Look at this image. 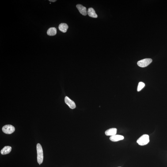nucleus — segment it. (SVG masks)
I'll return each mask as SVG.
<instances>
[{
	"mask_svg": "<svg viewBox=\"0 0 167 167\" xmlns=\"http://www.w3.org/2000/svg\"><path fill=\"white\" fill-rule=\"evenodd\" d=\"M37 150L38 162L39 164H41L43 162V153L42 146L39 143H38L37 145Z\"/></svg>",
	"mask_w": 167,
	"mask_h": 167,
	"instance_id": "obj_1",
	"label": "nucleus"
},
{
	"mask_svg": "<svg viewBox=\"0 0 167 167\" xmlns=\"http://www.w3.org/2000/svg\"><path fill=\"white\" fill-rule=\"evenodd\" d=\"M150 142L149 136L147 134H144L137 140V143L141 146L147 144Z\"/></svg>",
	"mask_w": 167,
	"mask_h": 167,
	"instance_id": "obj_2",
	"label": "nucleus"
},
{
	"mask_svg": "<svg viewBox=\"0 0 167 167\" xmlns=\"http://www.w3.org/2000/svg\"><path fill=\"white\" fill-rule=\"evenodd\" d=\"M152 62V60L151 59H145L142 60L138 62V65L140 67L142 68L146 67Z\"/></svg>",
	"mask_w": 167,
	"mask_h": 167,
	"instance_id": "obj_3",
	"label": "nucleus"
},
{
	"mask_svg": "<svg viewBox=\"0 0 167 167\" xmlns=\"http://www.w3.org/2000/svg\"><path fill=\"white\" fill-rule=\"evenodd\" d=\"M3 132L7 134H11L14 132L15 128L14 126L11 125H6L2 127Z\"/></svg>",
	"mask_w": 167,
	"mask_h": 167,
	"instance_id": "obj_4",
	"label": "nucleus"
},
{
	"mask_svg": "<svg viewBox=\"0 0 167 167\" xmlns=\"http://www.w3.org/2000/svg\"><path fill=\"white\" fill-rule=\"evenodd\" d=\"M65 102L66 104L71 109H74L76 108V105L74 102L71 99L67 96L65 97Z\"/></svg>",
	"mask_w": 167,
	"mask_h": 167,
	"instance_id": "obj_5",
	"label": "nucleus"
},
{
	"mask_svg": "<svg viewBox=\"0 0 167 167\" xmlns=\"http://www.w3.org/2000/svg\"><path fill=\"white\" fill-rule=\"evenodd\" d=\"M76 7L80 13L83 15L85 16L87 15V11L86 8L85 7L80 4H78L77 5Z\"/></svg>",
	"mask_w": 167,
	"mask_h": 167,
	"instance_id": "obj_6",
	"label": "nucleus"
},
{
	"mask_svg": "<svg viewBox=\"0 0 167 167\" xmlns=\"http://www.w3.org/2000/svg\"><path fill=\"white\" fill-rule=\"evenodd\" d=\"M124 139L123 136L119 135H115L111 136L110 137V139L112 142H116L120 140H122Z\"/></svg>",
	"mask_w": 167,
	"mask_h": 167,
	"instance_id": "obj_7",
	"label": "nucleus"
},
{
	"mask_svg": "<svg viewBox=\"0 0 167 167\" xmlns=\"http://www.w3.org/2000/svg\"><path fill=\"white\" fill-rule=\"evenodd\" d=\"M117 129L112 128L108 129L105 131V133L107 136H112L116 135Z\"/></svg>",
	"mask_w": 167,
	"mask_h": 167,
	"instance_id": "obj_8",
	"label": "nucleus"
},
{
	"mask_svg": "<svg viewBox=\"0 0 167 167\" xmlns=\"http://www.w3.org/2000/svg\"><path fill=\"white\" fill-rule=\"evenodd\" d=\"M87 14L90 17L94 18H97V15L96 14L94 9L93 8H89L88 9Z\"/></svg>",
	"mask_w": 167,
	"mask_h": 167,
	"instance_id": "obj_9",
	"label": "nucleus"
},
{
	"mask_svg": "<svg viewBox=\"0 0 167 167\" xmlns=\"http://www.w3.org/2000/svg\"><path fill=\"white\" fill-rule=\"evenodd\" d=\"M69 28L68 25L67 24L62 23L59 24V29L61 31L63 32H66Z\"/></svg>",
	"mask_w": 167,
	"mask_h": 167,
	"instance_id": "obj_10",
	"label": "nucleus"
},
{
	"mask_svg": "<svg viewBox=\"0 0 167 167\" xmlns=\"http://www.w3.org/2000/svg\"><path fill=\"white\" fill-rule=\"evenodd\" d=\"M12 150V147L10 146H5L1 151V153L2 155L9 154Z\"/></svg>",
	"mask_w": 167,
	"mask_h": 167,
	"instance_id": "obj_11",
	"label": "nucleus"
},
{
	"mask_svg": "<svg viewBox=\"0 0 167 167\" xmlns=\"http://www.w3.org/2000/svg\"><path fill=\"white\" fill-rule=\"evenodd\" d=\"M57 30L55 27H51L49 28L47 31V35L50 36H55L56 34Z\"/></svg>",
	"mask_w": 167,
	"mask_h": 167,
	"instance_id": "obj_12",
	"label": "nucleus"
},
{
	"mask_svg": "<svg viewBox=\"0 0 167 167\" xmlns=\"http://www.w3.org/2000/svg\"><path fill=\"white\" fill-rule=\"evenodd\" d=\"M145 85V84L143 82H140L139 84H138L137 90H138V92L141 91L144 87Z\"/></svg>",
	"mask_w": 167,
	"mask_h": 167,
	"instance_id": "obj_13",
	"label": "nucleus"
},
{
	"mask_svg": "<svg viewBox=\"0 0 167 167\" xmlns=\"http://www.w3.org/2000/svg\"><path fill=\"white\" fill-rule=\"evenodd\" d=\"M49 1L51 2H55V1H56V0H49Z\"/></svg>",
	"mask_w": 167,
	"mask_h": 167,
	"instance_id": "obj_14",
	"label": "nucleus"
},
{
	"mask_svg": "<svg viewBox=\"0 0 167 167\" xmlns=\"http://www.w3.org/2000/svg\"></svg>",
	"mask_w": 167,
	"mask_h": 167,
	"instance_id": "obj_15",
	"label": "nucleus"
}]
</instances>
